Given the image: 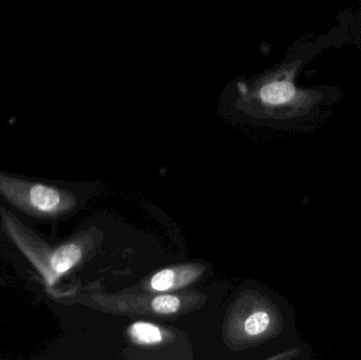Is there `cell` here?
Here are the masks:
<instances>
[{
	"instance_id": "obj_1",
	"label": "cell",
	"mask_w": 361,
	"mask_h": 360,
	"mask_svg": "<svg viewBox=\"0 0 361 360\" xmlns=\"http://www.w3.org/2000/svg\"><path fill=\"white\" fill-rule=\"evenodd\" d=\"M300 61H284L250 77H240L223 91L222 99L250 116L293 118L305 116L319 101V92L296 84Z\"/></svg>"
},
{
	"instance_id": "obj_6",
	"label": "cell",
	"mask_w": 361,
	"mask_h": 360,
	"mask_svg": "<svg viewBox=\"0 0 361 360\" xmlns=\"http://www.w3.org/2000/svg\"><path fill=\"white\" fill-rule=\"evenodd\" d=\"M180 299L173 295H160L152 302V309L160 314H171L180 309Z\"/></svg>"
},
{
	"instance_id": "obj_7",
	"label": "cell",
	"mask_w": 361,
	"mask_h": 360,
	"mask_svg": "<svg viewBox=\"0 0 361 360\" xmlns=\"http://www.w3.org/2000/svg\"><path fill=\"white\" fill-rule=\"evenodd\" d=\"M2 281H4V280H2V278H1V275H0V285H1V283H2Z\"/></svg>"
},
{
	"instance_id": "obj_3",
	"label": "cell",
	"mask_w": 361,
	"mask_h": 360,
	"mask_svg": "<svg viewBox=\"0 0 361 360\" xmlns=\"http://www.w3.org/2000/svg\"><path fill=\"white\" fill-rule=\"evenodd\" d=\"M197 270L192 268H182V270H173L166 268L157 273L150 281V287L154 291L166 292L184 287L187 283H191L197 278Z\"/></svg>"
},
{
	"instance_id": "obj_5",
	"label": "cell",
	"mask_w": 361,
	"mask_h": 360,
	"mask_svg": "<svg viewBox=\"0 0 361 360\" xmlns=\"http://www.w3.org/2000/svg\"><path fill=\"white\" fill-rule=\"evenodd\" d=\"M271 323V318L267 312L259 311L252 313L244 323V330L250 336L260 335L267 331Z\"/></svg>"
},
{
	"instance_id": "obj_2",
	"label": "cell",
	"mask_w": 361,
	"mask_h": 360,
	"mask_svg": "<svg viewBox=\"0 0 361 360\" xmlns=\"http://www.w3.org/2000/svg\"><path fill=\"white\" fill-rule=\"evenodd\" d=\"M0 203L32 224L56 223L75 209V196L57 182L0 170Z\"/></svg>"
},
{
	"instance_id": "obj_4",
	"label": "cell",
	"mask_w": 361,
	"mask_h": 360,
	"mask_svg": "<svg viewBox=\"0 0 361 360\" xmlns=\"http://www.w3.org/2000/svg\"><path fill=\"white\" fill-rule=\"evenodd\" d=\"M131 338L137 344L156 345L162 342L163 334L158 325L147 323H135L129 329Z\"/></svg>"
}]
</instances>
